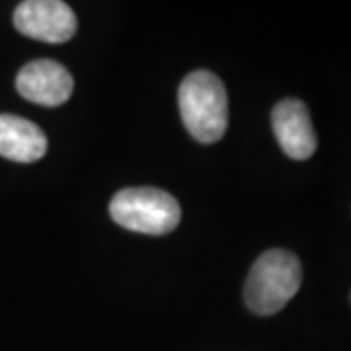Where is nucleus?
Segmentation results:
<instances>
[{"label":"nucleus","instance_id":"3","mask_svg":"<svg viewBox=\"0 0 351 351\" xmlns=\"http://www.w3.org/2000/svg\"><path fill=\"white\" fill-rule=\"evenodd\" d=\"M110 215L119 226L143 234H168L180 225L182 209L174 195L158 188H127L110 201Z\"/></svg>","mask_w":351,"mask_h":351},{"label":"nucleus","instance_id":"5","mask_svg":"<svg viewBox=\"0 0 351 351\" xmlns=\"http://www.w3.org/2000/svg\"><path fill=\"white\" fill-rule=\"evenodd\" d=\"M75 80L63 64L51 59L32 61L16 76V90L27 101L39 106H61L73 96Z\"/></svg>","mask_w":351,"mask_h":351},{"label":"nucleus","instance_id":"4","mask_svg":"<svg viewBox=\"0 0 351 351\" xmlns=\"http://www.w3.org/2000/svg\"><path fill=\"white\" fill-rule=\"evenodd\" d=\"M14 27L25 38L64 43L76 34V14L61 0H25L14 10Z\"/></svg>","mask_w":351,"mask_h":351},{"label":"nucleus","instance_id":"7","mask_svg":"<svg viewBox=\"0 0 351 351\" xmlns=\"http://www.w3.org/2000/svg\"><path fill=\"white\" fill-rule=\"evenodd\" d=\"M47 137L41 127L29 119L10 113H0V156L12 162L29 164L43 158Z\"/></svg>","mask_w":351,"mask_h":351},{"label":"nucleus","instance_id":"6","mask_svg":"<svg viewBox=\"0 0 351 351\" xmlns=\"http://www.w3.org/2000/svg\"><path fill=\"white\" fill-rule=\"evenodd\" d=\"M277 143L293 160H306L316 151V133L308 108L301 100H281L271 112Z\"/></svg>","mask_w":351,"mask_h":351},{"label":"nucleus","instance_id":"1","mask_svg":"<svg viewBox=\"0 0 351 351\" xmlns=\"http://www.w3.org/2000/svg\"><path fill=\"white\" fill-rule=\"evenodd\" d=\"M178 106L191 137L205 145L225 137L228 98L219 76L209 71H195L186 76L178 90Z\"/></svg>","mask_w":351,"mask_h":351},{"label":"nucleus","instance_id":"2","mask_svg":"<svg viewBox=\"0 0 351 351\" xmlns=\"http://www.w3.org/2000/svg\"><path fill=\"white\" fill-rule=\"evenodd\" d=\"M302 283V267L299 258L289 250H269L252 265L244 301L252 313L260 316L279 313L287 304Z\"/></svg>","mask_w":351,"mask_h":351}]
</instances>
